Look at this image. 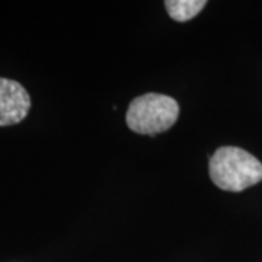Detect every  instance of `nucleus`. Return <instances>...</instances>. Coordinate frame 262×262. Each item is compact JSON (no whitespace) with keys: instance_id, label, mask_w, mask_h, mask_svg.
I'll return each instance as SVG.
<instances>
[{"instance_id":"1","label":"nucleus","mask_w":262,"mask_h":262,"mask_svg":"<svg viewBox=\"0 0 262 262\" xmlns=\"http://www.w3.org/2000/svg\"><path fill=\"white\" fill-rule=\"evenodd\" d=\"M210 178L223 191L241 192L262 181V163L249 151L223 146L217 149L208 163Z\"/></svg>"},{"instance_id":"4","label":"nucleus","mask_w":262,"mask_h":262,"mask_svg":"<svg viewBox=\"0 0 262 262\" xmlns=\"http://www.w3.org/2000/svg\"><path fill=\"white\" fill-rule=\"evenodd\" d=\"M207 6L206 0H166L165 8L169 16L177 22H187Z\"/></svg>"},{"instance_id":"3","label":"nucleus","mask_w":262,"mask_h":262,"mask_svg":"<svg viewBox=\"0 0 262 262\" xmlns=\"http://www.w3.org/2000/svg\"><path fill=\"white\" fill-rule=\"evenodd\" d=\"M31 110V96L22 84L0 77V127L24 121Z\"/></svg>"},{"instance_id":"2","label":"nucleus","mask_w":262,"mask_h":262,"mask_svg":"<svg viewBox=\"0 0 262 262\" xmlns=\"http://www.w3.org/2000/svg\"><path fill=\"white\" fill-rule=\"evenodd\" d=\"M179 117L178 102L166 95L146 94L130 103L125 122L137 134L155 136L169 130Z\"/></svg>"}]
</instances>
